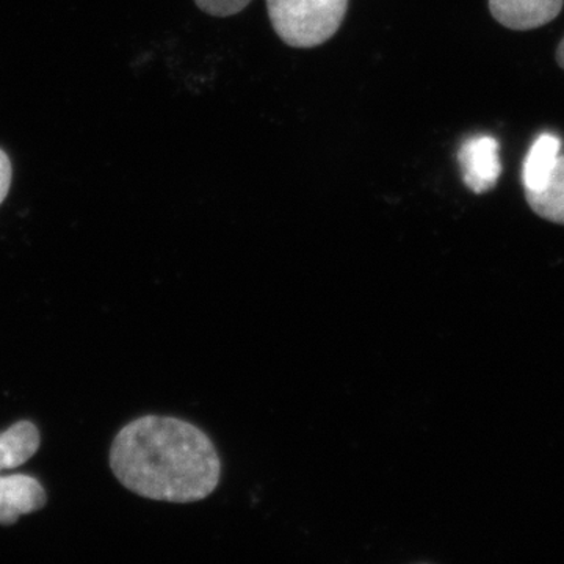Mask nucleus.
<instances>
[{
  "label": "nucleus",
  "instance_id": "f257e3e1",
  "mask_svg": "<svg viewBox=\"0 0 564 564\" xmlns=\"http://www.w3.org/2000/svg\"><path fill=\"white\" fill-rule=\"evenodd\" d=\"M110 467L129 491L170 503L199 502L221 478L210 437L191 422L165 415L128 423L111 445Z\"/></svg>",
  "mask_w": 564,
  "mask_h": 564
},
{
  "label": "nucleus",
  "instance_id": "f03ea898",
  "mask_svg": "<svg viewBox=\"0 0 564 564\" xmlns=\"http://www.w3.org/2000/svg\"><path fill=\"white\" fill-rule=\"evenodd\" d=\"M274 32L300 50L317 47L343 25L348 0H267Z\"/></svg>",
  "mask_w": 564,
  "mask_h": 564
},
{
  "label": "nucleus",
  "instance_id": "7ed1b4c3",
  "mask_svg": "<svg viewBox=\"0 0 564 564\" xmlns=\"http://www.w3.org/2000/svg\"><path fill=\"white\" fill-rule=\"evenodd\" d=\"M499 141L489 135H477L466 140L458 152L463 170V181L474 193H486L496 187L502 162Z\"/></svg>",
  "mask_w": 564,
  "mask_h": 564
},
{
  "label": "nucleus",
  "instance_id": "20e7f679",
  "mask_svg": "<svg viewBox=\"0 0 564 564\" xmlns=\"http://www.w3.org/2000/svg\"><path fill=\"white\" fill-rule=\"evenodd\" d=\"M564 0H489V10L511 31H533L554 21Z\"/></svg>",
  "mask_w": 564,
  "mask_h": 564
},
{
  "label": "nucleus",
  "instance_id": "39448f33",
  "mask_svg": "<svg viewBox=\"0 0 564 564\" xmlns=\"http://www.w3.org/2000/svg\"><path fill=\"white\" fill-rule=\"evenodd\" d=\"M47 502L46 491L29 475L0 477V525H11L24 514L39 511Z\"/></svg>",
  "mask_w": 564,
  "mask_h": 564
},
{
  "label": "nucleus",
  "instance_id": "423d86ee",
  "mask_svg": "<svg viewBox=\"0 0 564 564\" xmlns=\"http://www.w3.org/2000/svg\"><path fill=\"white\" fill-rule=\"evenodd\" d=\"M560 150H562V140L554 133H543L534 140L529 154H527L524 170H522L525 193L543 191L554 173L560 155H562Z\"/></svg>",
  "mask_w": 564,
  "mask_h": 564
},
{
  "label": "nucleus",
  "instance_id": "0eeeda50",
  "mask_svg": "<svg viewBox=\"0 0 564 564\" xmlns=\"http://www.w3.org/2000/svg\"><path fill=\"white\" fill-rule=\"evenodd\" d=\"M40 444V432L35 423H14L6 433L0 434V473L17 469L28 463L39 452Z\"/></svg>",
  "mask_w": 564,
  "mask_h": 564
},
{
  "label": "nucleus",
  "instance_id": "6e6552de",
  "mask_svg": "<svg viewBox=\"0 0 564 564\" xmlns=\"http://www.w3.org/2000/svg\"><path fill=\"white\" fill-rule=\"evenodd\" d=\"M525 195L534 214L545 220L564 225V155H560L554 173L543 191Z\"/></svg>",
  "mask_w": 564,
  "mask_h": 564
},
{
  "label": "nucleus",
  "instance_id": "1a4fd4ad",
  "mask_svg": "<svg viewBox=\"0 0 564 564\" xmlns=\"http://www.w3.org/2000/svg\"><path fill=\"white\" fill-rule=\"evenodd\" d=\"M195 2L204 13L226 18L247 9L251 0H195Z\"/></svg>",
  "mask_w": 564,
  "mask_h": 564
},
{
  "label": "nucleus",
  "instance_id": "9d476101",
  "mask_svg": "<svg viewBox=\"0 0 564 564\" xmlns=\"http://www.w3.org/2000/svg\"><path fill=\"white\" fill-rule=\"evenodd\" d=\"M11 176H13V170H11V161L6 151L0 150V204L9 195L11 187Z\"/></svg>",
  "mask_w": 564,
  "mask_h": 564
},
{
  "label": "nucleus",
  "instance_id": "9b49d317",
  "mask_svg": "<svg viewBox=\"0 0 564 564\" xmlns=\"http://www.w3.org/2000/svg\"><path fill=\"white\" fill-rule=\"evenodd\" d=\"M556 62L564 69V39L560 43L558 50H556Z\"/></svg>",
  "mask_w": 564,
  "mask_h": 564
}]
</instances>
